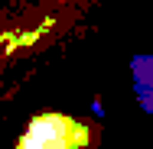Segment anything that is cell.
Masks as SVG:
<instances>
[{"label": "cell", "mask_w": 153, "mask_h": 149, "mask_svg": "<svg viewBox=\"0 0 153 149\" xmlns=\"http://www.w3.org/2000/svg\"><path fill=\"white\" fill-rule=\"evenodd\" d=\"M26 136L39 139V143H49V146H62V149H72L75 146V123L65 117H56V114H39V117L30 120L26 126Z\"/></svg>", "instance_id": "cell-1"}, {"label": "cell", "mask_w": 153, "mask_h": 149, "mask_svg": "<svg viewBox=\"0 0 153 149\" xmlns=\"http://www.w3.org/2000/svg\"><path fill=\"white\" fill-rule=\"evenodd\" d=\"M16 149H62V146H49V143H39V139H33V136H26L23 133V139H20V146Z\"/></svg>", "instance_id": "cell-2"}, {"label": "cell", "mask_w": 153, "mask_h": 149, "mask_svg": "<svg viewBox=\"0 0 153 149\" xmlns=\"http://www.w3.org/2000/svg\"><path fill=\"white\" fill-rule=\"evenodd\" d=\"M0 42H3V36H0Z\"/></svg>", "instance_id": "cell-3"}]
</instances>
